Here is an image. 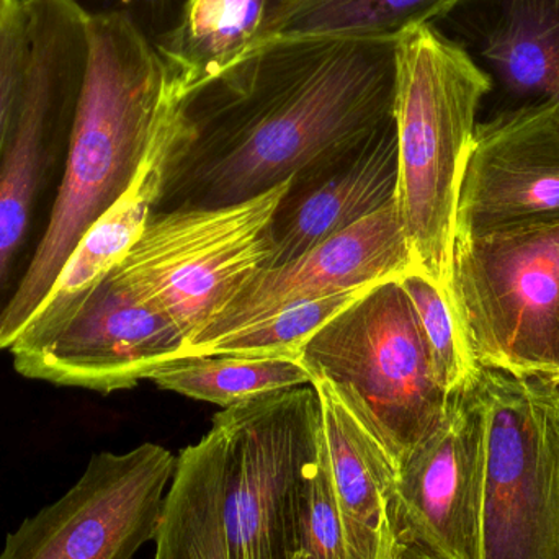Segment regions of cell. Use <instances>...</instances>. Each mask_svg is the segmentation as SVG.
<instances>
[{"instance_id": "cell-1", "label": "cell", "mask_w": 559, "mask_h": 559, "mask_svg": "<svg viewBox=\"0 0 559 559\" xmlns=\"http://www.w3.org/2000/svg\"><path fill=\"white\" fill-rule=\"evenodd\" d=\"M394 39L274 36L190 98L159 209L248 202L393 120Z\"/></svg>"}, {"instance_id": "cell-2", "label": "cell", "mask_w": 559, "mask_h": 559, "mask_svg": "<svg viewBox=\"0 0 559 559\" xmlns=\"http://www.w3.org/2000/svg\"><path fill=\"white\" fill-rule=\"evenodd\" d=\"M88 55L64 169L32 265L0 322L12 347L88 228L127 192L190 97L133 16L88 12Z\"/></svg>"}, {"instance_id": "cell-3", "label": "cell", "mask_w": 559, "mask_h": 559, "mask_svg": "<svg viewBox=\"0 0 559 559\" xmlns=\"http://www.w3.org/2000/svg\"><path fill=\"white\" fill-rule=\"evenodd\" d=\"M489 91L486 72L432 23L394 39V209L414 265L449 302L460 187Z\"/></svg>"}, {"instance_id": "cell-4", "label": "cell", "mask_w": 559, "mask_h": 559, "mask_svg": "<svg viewBox=\"0 0 559 559\" xmlns=\"http://www.w3.org/2000/svg\"><path fill=\"white\" fill-rule=\"evenodd\" d=\"M28 62L0 166V322L41 242L87 66L78 0H23Z\"/></svg>"}, {"instance_id": "cell-5", "label": "cell", "mask_w": 559, "mask_h": 559, "mask_svg": "<svg viewBox=\"0 0 559 559\" xmlns=\"http://www.w3.org/2000/svg\"><path fill=\"white\" fill-rule=\"evenodd\" d=\"M309 380L332 384L400 473L442 424L450 393L433 370L413 301L397 280L368 289L302 347Z\"/></svg>"}, {"instance_id": "cell-6", "label": "cell", "mask_w": 559, "mask_h": 559, "mask_svg": "<svg viewBox=\"0 0 559 559\" xmlns=\"http://www.w3.org/2000/svg\"><path fill=\"white\" fill-rule=\"evenodd\" d=\"M289 180L235 205L156 210L108 277L166 316L189 344L271 265L272 219Z\"/></svg>"}, {"instance_id": "cell-7", "label": "cell", "mask_w": 559, "mask_h": 559, "mask_svg": "<svg viewBox=\"0 0 559 559\" xmlns=\"http://www.w3.org/2000/svg\"><path fill=\"white\" fill-rule=\"evenodd\" d=\"M450 308L476 367L554 380L559 223L455 239Z\"/></svg>"}, {"instance_id": "cell-8", "label": "cell", "mask_w": 559, "mask_h": 559, "mask_svg": "<svg viewBox=\"0 0 559 559\" xmlns=\"http://www.w3.org/2000/svg\"><path fill=\"white\" fill-rule=\"evenodd\" d=\"M486 463L479 559H559V386L478 368Z\"/></svg>"}, {"instance_id": "cell-9", "label": "cell", "mask_w": 559, "mask_h": 559, "mask_svg": "<svg viewBox=\"0 0 559 559\" xmlns=\"http://www.w3.org/2000/svg\"><path fill=\"white\" fill-rule=\"evenodd\" d=\"M212 429L231 559H293L296 491L322 447L318 391L305 384L225 407Z\"/></svg>"}, {"instance_id": "cell-10", "label": "cell", "mask_w": 559, "mask_h": 559, "mask_svg": "<svg viewBox=\"0 0 559 559\" xmlns=\"http://www.w3.org/2000/svg\"><path fill=\"white\" fill-rule=\"evenodd\" d=\"M177 456L156 443L95 453L55 504L26 519L0 559H133L154 540Z\"/></svg>"}, {"instance_id": "cell-11", "label": "cell", "mask_w": 559, "mask_h": 559, "mask_svg": "<svg viewBox=\"0 0 559 559\" xmlns=\"http://www.w3.org/2000/svg\"><path fill=\"white\" fill-rule=\"evenodd\" d=\"M486 413L476 374L450 393L442 424L397 473L401 550L426 559H479Z\"/></svg>"}, {"instance_id": "cell-12", "label": "cell", "mask_w": 559, "mask_h": 559, "mask_svg": "<svg viewBox=\"0 0 559 559\" xmlns=\"http://www.w3.org/2000/svg\"><path fill=\"white\" fill-rule=\"evenodd\" d=\"M183 345L186 338L166 316L107 275L58 331L9 350L25 378L108 394L150 380L157 367L179 357Z\"/></svg>"}, {"instance_id": "cell-13", "label": "cell", "mask_w": 559, "mask_h": 559, "mask_svg": "<svg viewBox=\"0 0 559 559\" xmlns=\"http://www.w3.org/2000/svg\"><path fill=\"white\" fill-rule=\"evenodd\" d=\"M559 223V104L527 105L476 124L455 239Z\"/></svg>"}, {"instance_id": "cell-14", "label": "cell", "mask_w": 559, "mask_h": 559, "mask_svg": "<svg viewBox=\"0 0 559 559\" xmlns=\"http://www.w3.org/2000/svg\"><path fill=\"white\" fill-rule=\"evenodd\" d=\"M413 269L416 265L394 202L388 203L299 258L252 275L177 358L267 321L285 309L360 286L400 280Z\"/></svg>"}, {"instance_id": "cell-15", "label": "cell", "mask_w": 559, "mask_h": 559, "mask_svg": "<svg viewBox=\"0 0 559 559\" xmlns=\"http://www.w3.org/2000/svg\"><path fill=\"white\" fill-rule=\"evenodd\" d=\"M432 25L491 81L486 117L559 104V0H456Z\"/></svg>"}, {"instance_id": "cell-16", "label": "cell", "mask_w": 559, "mask_h": 559, "mask_svg": "<svg viewBox=\"0 0 559 559\" xmlns=\"http://www.w3.org/2000/svg\"><path fill=\"white\" fill-rule=\"evenodd\" d=\"M393 120L348 150L289 180L272 219L274 258L286 264L393 202L397 183Z\"/></svg>"}, {"instance_id": "cell-17", "label": "cell", "mask_w": 559, "mask_h": 559, "mask_svg": "<svg viewBox=\"0 0 559 559\" xmlns=\"http://www.w3.org/2000/svg\"><path fill=\"white\" fill-rule=\"evenodd\" d=\"M189 134L190 121L186 114L157 140L127 192L82 236L55 285L13 344L41 341L58 331L85 295L127 255L159 209L170 166Z\"/></svg>"}, {"instance_id": "cell-18", "label": "cell", "mask_w": 559, "mask_h": 559, "mask_svg": "<svg viewBox=\"0 0 559 559\" xmlns=\"http://www.w3.org/2000/svg\"><path fill=\"white\" fill-rule=\"evenodd\" d=\"M311 384L321 403L325 455L350 559H397L396 468L331 383Z\"/></svg>"}, {"instance_id": "cell-19", "label": "cell", "mask_w": 559, "mask_h": 559, "mask_svg": "<svg viewBox=\"0 0 559 559\" xmlns=\"http://www.w3.org/2000/svg\"><path fill=\"white\" fill-rule=\"evenodd\" d=\"M271 0H186L156 46L190 98L225 78L254 49Z\"/></svg>"}, {"instance_id": "cell-20", "label": "cell", "mask_w": 559, "mask_h": 559, "mask_svg": "<svg viewBox=\"0 0 559 559\" xmlns=\"http://www.w3.org/2000/svg\"><path fill=\"white\" fill-rule=\"evenodd\" d=\"M154 542L156 559H231L222 443L215 430L177 456Z\"/></svg>"}, {"instance_id": "cell-21", "label": "cell", "mask_w": 559, "mask_h": 559, "mask_svg": "<svg viewBox=\"0 0 559 559\" xmlns=\"http://www.w3.org/2000/svg\"><path fill=\"white\" fill-rule=\"evenodd\" d=\"M456 0H293L267 16L258 43L274 36L396 39L442 19ZM255 43V45H258Z\"/></svg>"}, {"instance_id": "cell-22", "label": "cell", "mask_w": 559, "mask_h": 559, "mask_svg": "<svg viewBox=\"0 0 559 559\" xmlns=\"http://www.w3.org/2000/svg\"><path fill=\"white\" fill-rule=\"evenodd\" d=\"M160 390L225 407L289 388L311 384L296 361L278 358L189 355L157 367L150 377Z\"/></svg>"}, {"instance_id": "cell-23", "label": "cell", "mask_w": 559, "mask_h": 559, "mask_svg": "<svg viewBox=\"0 0 559 559\" xmlns=\"http://www.w3.org/2000/svg\"><path fill=\"white\" fill-rule=\"evenodd\" d=\"M383 283V282H381ZM378 285V283H374ZM374 285L360 286L285 309L267 321L226 335L189 355H233L248 358H278L298 364L302 347L329 321L360 299ZM186 355V357H189Z\"/></svg>"}, {"instance_id": "cell-24", "label": "cell", "mask_w": 559, "mask_h": 559, "mask_svg": "<svg viewBox=\"0 0 559 559\" xmlns=\"http://www.w3.org/2000/svg\"><path fill=\"white\" fill-rule=\"evenodd\" d=\"M350 559L344 521L335 498L334 483L325 455L321 452L306 469L293 511V558Z\"/></svg>"}, {"instance_id": "cell-25", "label": "cell", "mask_w": 559, "mask_h": 559, "mask_svg": "<svg viewBox=\"0 0 559 559\" xmlns=\"http://www.w3.org/2000/svg\"><path fill=\"white\" fill-rule=\"evenodd\" d=\"M397 282L416 309L437 380L447 393L465 386L475 377L478 367L463 342L445 293L417 269L407 272Z\"/></svg>"}, {"instance_id": "cell-26", "label": "cell", "mask_w": 559, "mask_h": 559, "mask_svg": "<svg viewBox=\"0 0 559 559\" xmlns=\"http://www.w3.org/2000/svg\"><path fill=\"white\" fill-rule=\"evenodd\" d=\"M28 62V28L23 5L19 19L0 33V166L5 154L7 138L13 111Z\"/></svg>"}, {"instance_id": "cell-27", "label": "cell", "mask_w": 559, "mask_h": 559, "mask_svg": "<svg viewBox=\"0 0 559 559\" xmlns=\"http://www.w3.org/2000/svg\"><path fill=\"white\" fill-rule=\"evenodd\" d=\"M23 10V0H0V33L12 25Z\"/></svg>"}, {"instance_id": "cell-28", "label": "cell", "mask_w": 559, "mask_h": 559, "mask_svg": "<svg viewBox=\"0 0 559 559\" xmlns=\"http://www.w3.org/2000/svg\"><path fill=\"white\" fill-rule=\"evenodd\" d=\"M117 2L123 3V5H163L166 0H117Z\"/></svg>"}, {"instance_id": "cell-29", "label": "cell", "mask_w": 559, "mask_h": 559, "mask_svg": "<svg viewBox=\"0 0 559 559\" xmlns=\"http://www.w3.org/2000/svg\"><path fill=\"white\" fill-rule=\"evenodd\" d=\"M292 2L293 0H271V5H269L267 10V16L274 15L275 12H278V10H282L283 7H286ZM267 16H265V19H267Z\"/></svg>"}, {"instance_id": "cell-30", "label": "cell", "mask_w": 559, "mask_h": 559, "mask_svg": "<svg viewBox=\"0 0 559 559\" xmlns=\"http://www.w3.org/2000/svg\"><path fill=\"white\" fill-rule=\"evenodd\" d=\"M397 559H426L423 555L416 554V551L404 550L401 551L400 557Z\"/></svg>"}, {"instance_id": "cell-31", "label": "cell", "mask_w": 559, "mask_h": 559, "mask_svg": "<svg viewBox=\"0 0 559 559\" xmlns=\"http://www.w3.org/2000/svg\"><path fill=\"white\" fill-rule=\"evenodd\" d=\"M551 381H554V383H557L559 386V368H558V373L555 374L554 380H551Z\"/></svg>"}, {"instance_id": "cell-32", "label": "cell", "mask_w": 559, "mask_h": 559, "mask_svg": "<svg viewBox=\"0 0 559 559\" xmlns=\"http://www.w3.org/2000/svg\"><path fill=\"white\" fill-rule=\"evenodd\" d=\"M293 559H305V558H301V557H295V558H293Z\"/></svg>"}]
</instances>
